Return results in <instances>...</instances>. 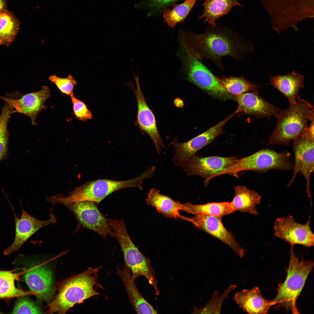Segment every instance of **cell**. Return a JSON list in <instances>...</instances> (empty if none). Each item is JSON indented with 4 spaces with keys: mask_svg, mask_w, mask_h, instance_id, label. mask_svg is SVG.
<instances>
[{
    "mask_svg": "<svg viewBox=\"0 0 314 314\" xmlns=\"http://www.w3.org/2000/svg\"><path fill=\"white\" fill-rule=\"evenodd\" d=\"M101 267H89L85 271L73 275L58 284V292L54 300L47 306L45 313H57L65 314L77 304L99 295L96 290L103 288L98 283V273Z\"/></svg>",
    "mask_w": 314,
    "mask_h": 314,
    "instance_id": "obj_2",
    "label": "cell"
},
{
    "mask_svg": "<svg viewBox=\"0 0 314 314\" xmlns=\"http://www.w3.org/2000/svg\"><path fill=\"white\" fill-rule=\"evenodd\" d=\"M274 235L290 245L310 247L314 245V235L310 226V218L305 224L296 222L291 215L280 217L275 220Z\"/></svg>",
    "mask_w": 314,
    "mask_h": 314,
    "instance_id": "obj_12",
    "label": "cell"
},
{
    "mask_svg": "<svg viewBox=\"0 0 314 314\" xmlns=\"http://www.w3.org/2000/svg\"><path fill=\"white\" fill-rule=\"evenodd\" d=\"M234 196L231 204L236 211L256 215V207L261 201L260 195L245 186L238 185L234 188Z\"/></svg>",
    "mask_w": 314,
    "mask_h": 314,
    "instance_id": "obj_24",
    "label": "cell"
},
{
    "mask_svg": "<svg viewBox=\"0 0 314 314\" xmlns=\"http://www.w3.org/2000/svg\"><path fill=\"white\" fill-rule=\"evenodd\" d=\"M70 97L74 114L76 119L85 121L92 118V113L84 102L76 98L74 95Z\"/></svg>",
    "mask_w": 314,
    "mask_h": 314,
    "instance_id": "obj_34",
    "label": "cell"
},
{
    "mask_svg": "<svg viewBox=\"0 0 314 314\" xmlns=\"http://www.w3.org/2000/svg\"><path fill=\"white\" fill-rule=\"evenodd\" d=\"M15 226L14 240L12 244L4 250L5 255L11 254L18 250L24 243L40 229L55 223L56 221L53 215L51 214L49 219L41 220L33 217L22 207V213L19 218L14 213Z\"/></svg>",
    "mask_w": 314,
    "mask_h": 314,
    "instance_id": "obj_17",
    "label": "cell"
},
{
    "mask_svg": "<svg viewBox=\"0 0 314 314\" xmlns=\"http://www.w3.org/2000/svg\"><path fill=\"white\" fill-rule=\"evenodd\" d=\"M290 259L287 276L284 282L279 284L277 294L270 300L274 309H286L293 314H299L296 301L300 294L312 269L314 263L311 261H300L294 251L293 245H290Z\"/></svg>",
    "mask_w": 314,
    "mask_h": 314,
    "instance_id": "obj_5",
    "label": "cell"
},
{
    "mask_svg": "<svg viewBox=\"0 0 314 314\" xmlns=\"http://www.w3.org/2000/svg\"><path fill=\"white\" fill-rule=\"evenodd\" d=\"M49 79L56 85L62 93L70 97L74 95L73 89L77 82L71 75L69 74L65 78L52 75L49 77Z\"/></svg>",
    "mask_w": 314,
    "mask_h": 314,
    "instance_id": "obj_33",
    "label": "cell"
},
{
    "mask_svg": "<svg viewBox=\"0 0 314 314\" xmlns=\"http://www.w3.org/2000/svg\"><path fill=\"white\" fill-rule=\"evenodd\" d=\"M7 0H0V13L3 10L7 9Z\"/></svg>",
    "mask_w": 314,
    "mask_h": 314,
    "instance_id": "obj_38",
    "label": "cell"
},
{
    "mask_svg": "<svg viewBox=\"0 0 314 314\" xmlns=\"http://www.w3.org/2000/svg\"><path fill=\"white\" fill-rule=\"evenodd\" d=\"M146 201L147 205L154 207L158 212L165 217L186 220V217L179 213V211L182 210V204L161 194L156 188L150 189Z\"/></svg>",
    "mask_w": 314,
    "mask_h": 314,
    "instance_id": "obj_23",
    "label": "cell"
},
{
    "mask_svg": "<svg viewBox=\"0 0 314 314\" xmlns=\"http://www.w3.org/2000/svg\"><path fill=\"white\" fill-rule=\"evenodd\" d=\"M49 87L42 86L38 91L27 94L16 99L0 96L12 109V113H19L29 117L32 125H35V119L40 112L46 108L44 103L51 96Z\"/></svg>",
    "mask_w": 314,
    "mask_h": 314,
    "instance_id": "obj_16",
    "label": "cell"
},
{
    "mask_svg": "<svg viewBox=\"0 0 314 314\" xmlns=\"http://www.w3.org/2000/svg\"><path fill=\"white\" fill-rule=\"evenodd\" d=\"M242 6L238 0H205L202 5V14L198 19L204 18V23L215 26L217 25L216 20L228 14L234 7Z\"/></svg>",
    "mask_w": 314,
    "mask_h": 314,
    "instance_id": "obj_25",
    "label": "cell"
},
{
    "mask_svg": "<svg viewBox=\"0 0 314 314\" xmlns=\"http://www.w3.org/2000/svg\"><path fill=\"white\" fill-rule=\"evenodd\" d=\"M197 0H185L179 4L172 5V9L167 8L163 11L164 22L171 28L183 22L194 6Z\"/></svg>",
    "mask_w": 314,
    "mask_h": 314,
    "instance_id": "obj_30",
    "label": "cell"
},
{
    "mask_svg": "<svg viewBox=\"0 0 314 314\" xmlns=\"http://www.w3.org/2000/svg\"><path fill=\"white\" fill-rule=\"evenodd\" d=\"M186 219L197 228L223 242L240 257L244 256L245 250L241 247L233 234L224 227L222 217L198 214L187 217Z\"/></svg>",
    "mask_w": 314,
    "mask_h": 314,
    "instance_id": "obj_13",
    "label": "cell"
},
{
    "mask_svg": "<svg viewBox=\"0 0 314 314\" xmlns=\"http://www.w3.org/2000/svg\"><path fill=\"white\" fill-rule=\"evenodd\" d=\"M288 152L277 153L269 149H263L251 155L238 159L223 174L237 177L239 172L245 171L265 172L272 170H291L293 165Z\"/></svg>",
    "mask_w": 314,
    "mask_h": 314,
    "instance_id": "obj_8",
    "label": "cell"
},
{
    "mask_svg": "<svg viewBox=\"0 0 314 314\" xmlns=\"http://www.w3.org/2000/svg\"><path fill=\"white\" fill-rule=\"evenodd\" d=\"M176 54L181 63V72L188 81L214 98L236 101L221 85L216 76L182 47L178 45Z\"/></svg>",
    "mask_w": 314,
    "mask_h": 314,
    "instance_id": "obj_7",
    "label": "cell"
},
{
    "mask_svg": "<svg viewBox=\"0 0 314 314\" xmlns=\"http://www.w3.org/2000/svg\"><path fill=\"white\" fill-rule=\"evenodd\" d=\"M110 227L120 245L124 263L130 270L132 277L135 280L138 277L144 276L154 288L156 295L160 293L157 287V283L155 272L149 260L142 254L134 245L128 233L124 221L109 219Z\"/></svg>",
    "mask_w": 314,
    "mask_h": 314,
    "instance_id": "obj_6",
    "label": "cell"
},
{
    "mask_svg": "<svg viewBox=\"0 0 314 314\" xmlns=\"http://www.w3.org/2000/svg\"><path fill=\"white\" fill-rule=\"evenodd\" d=\"M314 118L313 106L299 96L295 103L281 109L276 126L270 136L268 145H288L301 136Z\"/></svg>",
    "mask_w": 314,
    "mask_h": 314,
    "instance_id": "obj_3",
    "label": "cell"
},
{
    "mask_svg": "<svg viewBox=\"0 0 314 314\" xmlns=\"http://www.w3.org/2000/svg\"><path fill=\"white\" fill-rule=\"evenodd\" d=\"M235 97L238 104L236 115H251L269 119L273 116L276 119L281 109L266 101L259 93L246 92Z\"/></svg>",
    "mask_w": 314,
    "mask_h": 314,
    "instance_id": "obj_18",
    "label": "cell"
},
{
    "mask_svg": "<svg viewBox=\"0 0 314 314\" xmlns=\"http://www.w3.org/2000/svg\"><path fill=\"white\" fill-rule=\"evenodd\" d=\"M178 42L197 60H210L222 70L223 57L240 60L254 51L252 44L238 33L217 25L207 28L201 34L181 29Z\"/></svg>",
    "mask_w": 314,
    "mask_h": 314,
    "instance_id": "obj_1",
    "label": "cell"
},
{
    "mask_svg": "<svg viewBox=\"0 0 314 314\" xmlns=\"http://www.w3.org/2000/svg\"><path fill=\"white\" fill-rule=\"evenodd\" d=\"M97 204L93 201H84L65 203L63 205L74 214L79 227L94 231L103 238H106L107 235L114 237L109 219L99 211Z\"/></svg>",
    "mask_w": 314,
    "mask_h": 314,
    "instance_id": "obj_10",
    "label": "cell"
},
{
    "mask_svg": "<svg viewBox=\"0 0 314 314\" xmlns=\"http://www.w3.org/2000/svg\"><path fill=\"white\" fill-rule=\"evenodd\" d=\"M293 149L295 155L294 173L287 186L294 182L297 174L301 173L306 181V191L311 198L310 179L314 172V140L301 135L293 141Z\"/></svg>",
    "mask_w": 314,
    "mask_h": 314,
    "instance_id": "obj_14",
    "label": "cell"
},
{
    "mask_svg": "<svg viewBox=\"0 0 314 314\" xmlns=\"http://www.w3.org/2000/svg\"><path fill=\"white\" fill-rule=\"evenodd\" d=\"M12 113V109L5 102L0 115V135L7 129V124Z\"/></svg>",
    "mask_w": 314,
    "mask_h": 314,
    "instance_id": "obj_36",
    "label": "cell"
},
{
    "mask_svg": "<svg viewBox=\"0 0 314 314\" xmlns=\"http://www.w3.org/2000/svg\"><path fill=\"white\" fill-rule=\"evenodd\" d=\"M236 115L235 112L205 132L185 142H178L176 138L170 144L175 151L172 159L174 165L181 167L187 159L204 147L210 144L223 132V128L227 122Z\"/></svg>",
    "mask_w": 314,
    "mask_h": 314,
    "instance_id": "obj_11",
    "label": "cell"
},
{
    "mask_svg": "<svg viewBox=\"0 0 314 314\" xmlns=\"http://www.w3.org/2000/svg\"><path fill=\"white\" fill-rule=\"evenodd\" d=\"M9 134L7 129L0 135V161L6 156L8 149Z\"/></svg>",
    "mask_w": 314,
    "mask_h": 314,
    "instance_id": "obj_37",
    "label": "cell"
},
{
    "mask_svg": "<svg viewBox=\"0 0 314 314\" xmlns=\"http://www.w3.org/2000/svg\"><path fill=\"white\" fill-rule=\"evenodd\" d=\"M233 300L239 308L249 314H267L272 306L271 301L265 299L256 286L237 292Z\"/></svg>",
    "mask_w": 314,
    "mask_h": 314,
    "instance_id": "obj_20",
    "label": "cell"
},
{
    "mask_svg": "<svg viewBox=\"0 0 314 314\" xmlns=\"http://www.w3.org/2000/svg\"><path fill=\"white\" fill-rule=\"evenodd\" d=\"M116 272L121 279L131 304L138 314H157V311L141 295L132 277L131 272L124 263L121 269L117 267Z\"/></svg>",
    "mask_w": 314,
    "mask_h": 314,
    "instance_id": "obj_21",
    "label": "cell"
},
{
    "mask_svg": "<svg viewBox=\"0 0 314 314\" xmlns=\"http://www.w3.org/2000/svg\"><path fill=\"white\" fill-rule=\"evenodd\" d=\"M179 0H146L149 9V15L163 12L169 6L174 4Z\"/></svg>",
    "mask_w": 314,
    "mask_h": 314,
    "instance_id": "obj_35",
    "label": "cell"
},
{
    "mask_svg": "<svg viewBox=\"0 0 314 314\" xmlns=\"http://www.w3.org/2000/svg\"><path fill=\"white\" fill-rule=\"evenodd\" d=\"M19 278L18 274L0 270V299L8 300L22 296L34 295L31 291L26 292L15 287V282Z\"/></svg>",
    "mask_w": 314,
    "mask_h": 314,
    "instance_id": "obj_28",
    "label": "cell"
},
{
    "mask_svg": "<svg viewBox=\"0 0 314 314\" xmlns=\"http://www.w3.org/2000/svg\"><path fill=\"white\" fill-rule=\"evenodd\" d=\"M237 287L235 284H231L220 295L217 290L214 291L212 297L203 307H194V314H220L224 301L227 298L230 293Z\"/></svg>",
    "mask_w": 314,
    "mask_h": 314,
    "instance_id": "obj_31",
    "label": "cell"
},
{
    "mask_svg": "<svg viewBox=\"0 0 314 314\" xmlns=\"http://www.w3.org/2000/svg\"><path fill=\"white\" fill-rule=\"evenodd\" d=\"M12 314H41L43 313L35 303L26 296L17 297Z\"/></svg>",
    "mask_w": 314,
    "mask_h": 314,
    "instance_id": "obj_32",
    "label": "cell"
},
{
    "mask_svg": "<svg viewBox=\"0 0 314 314\" xmlns=\"http://www.w3.org/2000/svg\"><path fill=\"white\" fill-rule=\"evenodd\" d=\"M238 159L235 156L202 157L195 154L185 160L181 167L188 175L203 178L204 185L207 186L212 179L223 175Z\"/></svg>",
    "mask_w": 314,
    "mask_h": 314,
    "instance_id": "obj_9",
    "label": "cell"
},
{
    "mask_svg": "<svg viewBox=\"0 0 314 314\" xmlns=\"http://www.w3.org/2000/svg\"><path fill=\"white\" fill-rule=\"evenodd\" d=\"M221 85L229 93L234 97L245 93H259L258 86L245 79L243 76L226 77L224 76H216Z\"/></svg>",
    "mask_w": 314,
    "mask_h": 314,
    "instance_id": "obj_29",
    "label": "cell"
},
{
    "mask_svg": "<svg viewBox=\"0 0 314 314\" xmlns=\"http://www.w3.org/2000/svg\"><path fill=\"white\" fill-rule=\"evenodd\" d=\"M305 78L293 71L285 75L272 76L270 84L281 92L290 104L296 103L300 88L304 87Z\"/></svg>",
    "mask_w": 314,
    "mask_h": 314,
    "instance_id": "obj_22",
    "label": "cell"
},
{
    "mask_svg": "<svg viewBox=\"0 0 314 314\" xmlns=\"http://www.w3.org/2000/svg\"><path fill=\"white\" fill-rule=\"evenodd\" d=\"M152 167H147L140 176L134 179L123 181L100 179L88 182L75 188L67 196L62 195L54 196L53 200L55 204L88 201L97 204L108 195L117 190L127 188L142 189V181L152 177L154 173Z\"/></svg>",
    "mask_w": 314,
    "mask_h": 314,
    "instance_id": "obj_4",
    "label": "cell"
},
{
    "mask_svg": "<svg viewBox=\"0 0 314 314\" xmlns=\"http://www.w3.org/2000/svg\"><path fill=\"white\" fill-rule=\"evenodd\" d=\"M26 283L34 295L42 300L50 301L54 295L55 289L53 272L43 264L33 266L24 275Z\"/></svg>",
    "mask_w": 314,
    "mask_h": 314,
    "instance_id": "obj_15",
    "label": "cell"
},
{
    "mask_svg": "<svg viewBox=\"0 0 314 314\" xmlns=\"http://www.w3.org/2000/svg\"><path fill=\"white\" fill-rule=\"evenodd\" d=\"M133 75L136 84L134 89L137 103V122L141 130L150 136L158 154H160L161 147H166L161 139L156 126L155 116L147 104L141 90L138 74Z\"/></svg>",
    "mask_w": 314,
    "mask_h": 314,
    "instance_id": "obj_19",
    "label": "cell"
},
{
    "mask_svg": "<svg viewBox=\"0 0 314 314\" xmlns=\"http://www.w3.org/2000/svg\"><path fill=\"white\" fill-rule=\"evenodd\" d=\"M182 210L194 215H203L222 217L236 212L231 202L209 203L203 204H182Z\"/></svg>",
    "mask_w": 314,
    "mask_h": 314,
    "instance_id": "obj_26",
    "label": "cell"
},
{
    "mask_svg": "<svg viewBox=\"0 0 314 314\" xmlns=\"http://www.w3.org/2000/svg\"><path fill=\"white\" fill-rule=\"evenodd\" d=\"M19 22L7 9L0 13V45L9 46L18 33Z\"/></svg>",
    "mask_w": 314,
    "mask_h": 314,
    "instance_id": "obj_27",
    "label": "cell"
}]
</instances>
